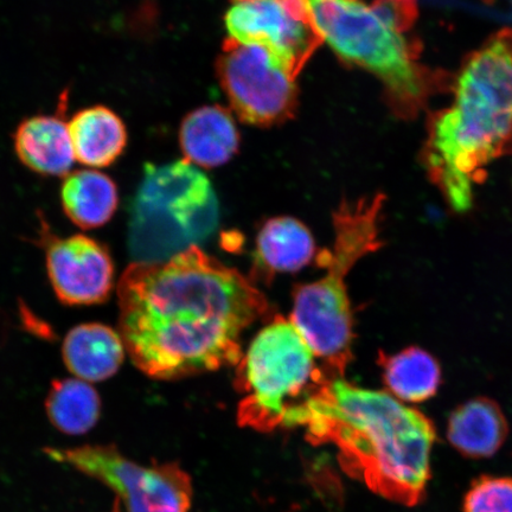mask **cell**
I'll return each mask as SVG.
<instances>
[{
  "mask_svg": "<svg viewBox=\"0 0 512 512\" xmlns=\"http://www.w3.org/2000/svg\"><path fill=\"white\" fill-rule=\"evenodd\" d=\"M118 303L127 354L157 380L239 363L243 331L270 310L258 287L200 247L155 264L133 262Z\"/></svg>",
  "mask_w": 512,
  "mask_h": 512,
  "instance_id": "cell-1",
  "label": "cell"
},
{
  "mask_svg": "<svg viewBox=\"0 0 512 512\" xmlns=\"http://www.w3.org/2000/svg\"><path fill=\"white\" fill-rule=\"evenodd\" d=\"M296 427L316 444H334L351 476L389 501L415 507L431 478L435 430L394 396L332 380L306 403Z\"/></svg>",
  "mask_w": 512,
  "mask_h": 512,
  "instance_id": "cell-2",
  "label": "cell"
},
{
  "mask_svg": "<svg viewBox=\"0 0 512 512\" xmlns=\"http://www.w3.org/2000/svg\"><path fill=\"white\" fill-rule=\"evenodd\" d=\"M512 156V30L489 38L459 70L453 100L428 124L425 165L454 209L472 206L473 188L497 159Z\"/></svg>",
  "mask_w": 512,
  "mask_h": 512,
  "instance_id": "cell-3",
  "label": "cell"
},
{
  "mask_svg": "<svg viewBox=\"0 0 512 512\" xmlns=\"http://www.w3.org/2000/svg\"><path fill=\"white\" fill-rule=\"evenodd\" d=\"M323 43L339 59L380 80L387 101L400 118L419 114L447 86L445 76L421 61L412 37L418 0H305Z\"/></svg>",
  "mask_w": 512,
  "mask_h": 512,
  "instance_id": "cell-4",
  "label": "cell"
},
{
  "mask_svg": "<svg viewBox=\"0 0 512 512\" xmlns=\"http://www.w3.org/2000/svg\"><path fill=\"white\" fill-rule=\"evenodd\" d=\"M383 202L377 194L341 203L334 213V247L323 255L324 277L298 286L294 292L291 322L332 379H343L352 357V318L345 280L358 260L380 247Z\"/></svg>",
  "mask_w": 512,
  "mask_h": 512,
  "instance_id": "cell-5",
  "label": "cell"
},
{
  "mask_svg": "<svg viewBox=\"0 0 512 512\" xmlns=\"http://www.w3.org/2000/svg\"><path fill=\"white\" fill-rule=\"evenodd\" d=\"M220 207L206 174L187 160L145 166L131 209L133 262L155 264L198 247L219 226Z\"/></svg>",
  "mask_w": 512,
  "mask_h": 512,
  "instance_id": "cell-6",
  "label": "cell"
},
{
  "mask_svg": "<svg viewBox=\"0 0 512 512\" xmlns=\"http://www.w3.org/2000/svg\"><path fill=\"white\" fill-rule=\"evenodd\" d=\"M291 320L275 317L239 362L240 424L259 431L294 427L306 403L332 380Z\"/></svg>",
  "mask_w": 512,
  "mask_h": 512,
  "instance_id": "cell-7",
  "label": "cell"
},
{
  "mask_svg": "<svg viewBox=\"0 0 512 512\" xmlns=\"http://www.w3.org/2000/svg\"><path fill=\"white\" fill-rule=\"evenodd\" d=\"M44 453L110 488L117 496L113 512H189L190 480L177 466L140 465L112 445L48 447Z\"/></svg>",
  "mask_w": 512,
  "mask_h": 512,
  "instance_id": "cell-8",
  "label": "cell"
},
{
  "mask_svg": "<svg viewBox=\"0 0 512 512\" xmlns=\"http://www.w3.org/2000/svg\"><path fill=\"white\" fill-rule=\"evenodd\" d=\"M217 75L243 123L268 127L291 119L298 107L296 79L264 48L226 41Z\"/></svg>",
  "mask_w": 512,
  "mask_h": 512,
  "instance_id": "cell-9",
  "label": "cell"
},
{
  "mask_svg": "<svg viewBox=\"0 0 512 512\" xmlns=\"http://www.w3.org/2000/svg\"><path fill=\"white\" fill-rule=\"evenodd\" d=\"M229 40L264 48L293 79L322 46L305 0H232Z\"/></svg>",
  "mask_w": 512,
  "mask_h": 512,
  "instance_id": "cell-10",
  "label": "cell"
},
{
  "mask_svg": "<svg viewBox=\"0 0 512 512\" xmlns=\"http://www.w3.org/2000/svg\"><path fill=\"white\" fill-rule=\"evenodd\" d=\"M48 238L47 270L60 302L69 306L105 303L113 288L114 265L104 243L86 235Z\"/></svg>",
  "mask_w": 512,
  "mask_h": 512,
  "instance_id": "cell-11",
  "label": "cell"
},
{
  "mask_svg": "<svg viewBox=\"0 0 512 512\" xmlns=\"http://www.w3.org/2000/svg\"><path fill=\"white\" fill-rule=\"evenodd\" d=\"M16 156L25 168L44 177H66L76 162L64 112L24 119L14 136Z\"/></svg>",
  "mask_w": 512,
  "mask_h": 512,
  "instance_id": "cell-12",
  "label": "cell"
},
{
  "mask_svg": "<svg viewBox=\"0 0 512 512\" xmlns=\"http://www.w3.org/2000/svg\"><path fill=\"white\" fill-rule=\"evenodd\" d=\"M179 142L187 162L202 168H219L240 146L232 115L220 106H204L183 120Z\"/></svg>",
  "mask_w": 512,
  "mask_h": 512,
  "instance_id": "cell-13",
  "label": "cell"
},
{
  "mask_svg": "<svg viewBox=\"0 0 512 512\" xmlns=\"http://www.w3.org/2000/svg\"><path fill=\"white\" fill-rule=\"evenodd\" d=\"M76 162L87 169H104L123 156L128 143L126 125L110 107L82 108L68 121Z\"/></svg>",
  "mask_w": 512,
  "mask_h": 512,
  "instance_id": "cell-14",
  "label": "cell"
},
{
  "mask_svg": "<svg viewBox=\"0 0 512 512\" xmlns=\"http://www.w3.org/2000/svg\"><path fill=\"white\" fill-rule=\"evenodd\" d=\"M125 351L118 332L99 323L76 326L69 331L62 347L68 370L85 382L110 379L123 364Z\"/></svg>",
  "mask_w": 512,
  "mask_h": 512,
  "instance_id": "cell-15",
  "label": "cell"
},
{
  "mask_svg": "<svg viewBox=\"0 0 512 512\" xmlns=\"http://www.w3.org/2000/svg\"><path fill=\"white\" fill-rule=\"evenodd\" d=\"M64 214L81 229L105 226L119 206V191L113 179L99 170L70 172L61 187Z\"/></svg>",
  "mask_w": 512,
  "mask_h": 512,
  "instance_id": "cell-16",
  "label": "cell"
},
{
  "mask_svg": "<svg viewBox=\"0 0 512 512\" xmlns=\"http://www.w3.org/2000/svg\"><path fill=\"white\" fill-rule=\"evenodd\" d=\"M508 435V424L494 401L477 399L456 409L448 421L447 437L467 458L494 456Z\"/></svg>",
  "mask_w": 512,
  "mask_h": 512,
  "instance_id": "cell-17",
  "label": "cell"
},
{
  "mask_svg": "<svg viewBox=\"0 0 512 512\" xmlns=\"http://www.w3.org/2000/svg\"><path fill=\"white\" fill-rule=\"evenodd\" d=\"M315 249V241L302 222L292 217H275L260 230L256 266L265 277L297 272L310 264Z\"/></svg>",
  "mask_w": 512,
  "mask_h": 512,
  "instance_id": "cell-18",
  "label": "cell"
},
{
  "mask_svg": "<svg viewBox=\"0 0 512 512\" xmlns=\"http://www.w3.org/2000/svg\"><path fill=\"white\" fill-rule=\"evenodd\" d=\"M384 382L396 398L406 402H424L439 388L441 371L428 352L409 348L392 356L381 354Z\"/></svg>",
  "mask_w": 512,
  "mask_h": 512,
  "instance_id": "cell-19",
  "label": "cell"
},
{
  "mask_svg": "<svg viewBox=\"0 0 512 512\" xmlns=\"http://www.w3.org/2000/svg\"><path fill=\"white\" fill-rule=\"evenodd\" d=\"M48 418L64 434L81 435L98 424L101 400L88 382L79 379L55 380L46 401Z\"/></svg>",
  "mask_w": 512,
  "mask_h": 512,
  "instance_id": "cell-20",
  "label": "cell"
},
{
  "mask_svg": "<svg viewBox=\"0 0 512 512\" xmlns=\"http://www.w3.org/2000/svg\"><path fill=\"white\" fill-rule=\"evenodd\" d=\"M464 512H512V478L476 479L465 496Z\"/></svg>",
  "mask_w": 512,
  "mask_h": 512,
  "instance_id": "cell-21",
  "label": "cell"
}]
</instances>
